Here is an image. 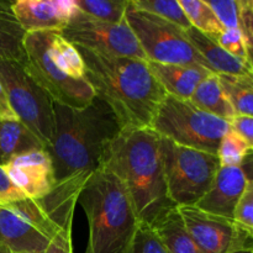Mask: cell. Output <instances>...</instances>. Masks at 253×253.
I'll list each match as a JSON object with an SVG mask.
<instances>
[{"label": "cell", "mask_w": 253, "mask_h": 253, "mask_svg": "<svg viewBox=\"0 0 253 253\" xmlns=\"http://www.w3.org/2000/svg\"><path fill=\"white\" fill-rule=\"evenodd\" d=\"M54 131L46 151L51 156L56 184L85 183L101 166L109 143L121 132L118 118L98 96L83 109L53 103Z\"/></svg>", "instance_id": "obj_1"}, {"label": "cell", "mask_w": 253, "mask_h": 253, "mask_svg": "<svg viewBox=\"0 0 253 253\" xmlns=\"http://www.w3.org/2000/svg\"><path fill=\"white\" fill-rule=\"evenodd\" d=\"M77 49L84 62L86 82L95 96L110 106L121 131L151 127L167 93L152 76L147 61Z\"/></svg>", "instance_id": "obj_2"}, {"label": "cell", "mask_w": 253, "mask_h": 253, "mask_svg": "<svg viewBox=\"0 0 253 253\" xmlns=\"http://www.w3.org/2000/svg\"><path fill=\"white\" fill-rule=\"evenodd\" d=\"M101 166L123 183L138 222L151 225L174 208L163 177L160 136L151 127L121 131L106 147Z\"/></svg>", "instance_id": "obj_3"}, {"label": "cell", "mask_w": 253, "mask_h": 253, "mask_svg": "<svg viewBox=\"0 0 253 253\" xmlns=\"http://www.w3.org/2000/svg\"><path fill=\"white\" fill-rule=\"evenodd\" d=\"M77 203L88 220L85 253H125L140 222L119 178L100 166L88 178Z\"/></svg>", "instance_id": "obj_4"}, {"label": "cell", "mask_w": 253, "mask_h": 253, "mask_svg": "<svg viewBox=\"0 0 253 253\" xmlns=\"http://www.w3.org/2000/svg\"><path fill=\"white\" fill-rule=\"evenodd\" d=\"M151 128L160 137L179 146L216 155L229 121L202 110L190 100L166 95L158 106Z\"/></svg>", "instance_id": "obj_5"}, {"label": "cell", "mask_w": 253, "mask_h": 253, "mask_svg": "<svg viewBox=\"0 0 253 253\" xmlns=\"http://www.w3.org/2000/svg\"><path fill=\"white\" fill-rule=\"evenodd\" d=\"M167 194L173 205L193 207L208 192L220 168L216 155L179 146L160 137Z\"/></svg>", "instance_id": "obj_6"}, {"label": "cell", "mask_w": 253, "mask_h": 253, "mask_svg": "<svg viewBox=\"0 0 253 253\" xmlns=\"http://www.w3.org/2000/svg\"><path fill=\"white\" fill-rule=\"evenodd\" d=\"M125 21L137 39L147 62L203 67L211 71L189 42L185 30L177 25L137 9L130 0Z\"/></svg>", "instance_id": "obj_7"}, {"label": "cell", "mask_w": 253, "mask_h": 253, "mask_svg": "<svg viewBox=\"0 0 253 253\" xmlns=\"http://www.w3.org/2000/svg\"><path fill=\"white\" fill-rule=\"evenodd\" d=\"M48 32L25 34V59L21 63L27 76L46 91L53 103L83 109L93 101L95 93L86 79L76 81L56 66L47 49Z\"/></svg>", "instance_id": "obj_8"}, {"label": "cell", "mask_w": 253, "mask_h": 253, "mask_svg": "<svg viewBox=\"0 0 253 253\" xmlns=\"http://www.w3.org/2000/svg\"><path fill=\"white\" fill-rule=\"evenodd\" d=\"M0 83L16 118L46 150L53 138V101L27 76L19 62H0Z\"/></svg>", "instance_id": "obj_9"}, {"label": "cell", "mask_w": 253, "mask_h": 253, "mask_svg": "<svg viewBox=\"0 0 253 253\" xmlns=\"http://www.w3.org/2000/svg\"><path fill=\"white\" fill-rule=\"evenodd\" d=\"M37 200L22 199L0 205V246L14 253H43L61 231Z\"/></svg>", "instance_id": "obj_10"}, {"label": "cell", "mask_w": 253, "mask_h": 253, "mask_svg": "<svg viewBox=\"0 0 253 253\" xmlns=\"http://www.w3.org/2000/svg\"><path fill=\"white\" fill-rule=\"evenodd\" d=\"M59 34L74 46L99 54L146 61L145 53L126 21L121 24L101 21L78 9Z\"/></svg>", "instance_id": "obj_11"}, {"label": "cell", "mask_w": 253, "mask_h": 253, "mask_svg": "<svg viewBox=\"0 0 253 253\" xmlns=\"http://www.w3.org/2000/svg\"><path fill=\"white\" fill-rule=\"evenodd\" d=\"M184 224L202 253L253 251V231L235 220L193 207L178 208Z\"/></svg>", "instance_id": "obj_12"}, {"label": "cell", "mask_w": 253, "mask_h": 253, "mask_svg": "<svg viewBox=\"0 0 253 253\" xmlns=\"http://www.w3.org/2000/svg\"><path fill=\"white\" fill-rule=\"evenodd\" d=\"M250 180H252V156L241 166L220 167L208 192L194 207L234 220L235 207Z\"/></svg>", "instance_id": "obj_13"}, {"label": "cell", "mask_w": 253, "mask_h": 253, "mask_svg": "<svg viewBox=\"0 0 253 253\" xmlns=\"http://www.w3.org/2000/svg\"><path fill=\"white\" fill-rule=\"evenodd\" d=\"M4 169L11 182L27 199L47 197L56 185L51 156L46 150H37L11 158Z\"/></svg>", "instance_id": "obj_14"}, {"label": "cell", "mask_w": 253, "mask_h": 253, "mask_svg": "<svg viewBox=\"0 0 253 253\" xmlns=\"http://www.w3.org/2000/svg\"><path fill=\"white\" fill-rule=\"evenodd\" d=\"M11 7L25 34L59 32L78 10L74 0H15Z\"/></svg>", "instance_id": "obj_15"}, {"label": "cell", "mask_w": 253, "mask_h": 253, "mask_svg": "<svg viewBox=\"0 0 253 253\" xmlns=\"http://www.w3.org/2000/svg\"><path fill=\"white\" fill-rule=\"evenodd\" d=\"M151 73L167 95L189 100L195 88L204 81L211 71L203 67L182 66V64H165L147 62Z\"/></svg>", "instance_id": "obj_16"}, {"label": "cell", "mask_w": 253, "mask_h": 253, "mask_svg": "<svg viewBox=\"0 0 253 253\" xmlns=\"http://www.w3.org/2000/svg\"><path fill=\"white\" fill-rule=\"evenodd\" d=\"M188 40L198 53L205 59L209 68L215 74H235V76H252V63L245 62L227 53L212 39L202 34L194 27L185 30Z\"/></svg>", "instance_id": "obj_17"}, {"label": "cell", "mask_w": 253, "mask_h": 253, "mask_svg": "<svg viewBox=\"0 0 253 253\" xmlns=\"http://www.w3.org/2000/svg\"><path fill=\"white\" fill-rule=\"evenodd\" d=\"M151 226L167 253H202L190 236L177 207L162 212Z\"/></svg>", "instance_id": "obj_18"}, {"label": "cell", "mask_w": 253, "mask_h": 253, "mask_svg": "<svg viewBox=\"0 0 253 253\" xmlns=\"http://www.w3.org/2000/svg\"><path fill=\"white\" fill-rule=\"evenodd\" d=\"M37 150H44V147L21 121L0 119V156L2 166L16 156Z\"/></svg>", "instance_id": "obj_19"}, {"label": "cell", "mask_w": 253, "mask_h": 253, "mask_svg": "<svg viewBox=\"0 0 253 253\" xmlns=\"http://www.w3.org/2000/svg\"><path fill=\"white\" fill-rule=\"evenodd\" d=\"M25 31L12 12L11 1L0 0V62L25 59Z\"/></svg>", "instance_id": "obj_20"}, {"label": "cell", "mask_w": 253, "mask_h": 253, "mask_svg": "<svg viewBox=\"0 0 253 253\" xmlns=\"http://www.w3.org/2000/svg\"><path fill=\"white\" fill-rule=\"evenodd\" d=\"M189 100L202 110L222 120L230 121L236 115L225 98L215 73H211L204 81L200 82Z\"/></svg>", "instance_id": "obj_21"}, {"label": "cell", "mask_w": 253, "mask_h": 253, "mask_svg": "<svg viewBox=\"0 0 253 253\" xmlns=\"http://www.w3.org/2000/svg\"><path fill=\"white\" fill-rule=\"evenodd\" d=\"M220 88L236 115H253V77L216 74Z\"/></svg>", "instance_id": "obj_22"}, {"label": "cell", "mask_w": 253, "mask_h": 253, "mask_svg": "<svg viewBox=\"0 0 253 253\" xmlns=\"http://www.w3.org/2000/svg\"><path fill=\"white\" fill-rule=\"evenodd\" d=\"M192 27L212 39L224 30L205 0H178Z\"/></svg>", "instance_id": "obj_23"}, {"label": "cell", "mask_w": 253, "mask_h": 253, "mask_svg": "<svg viewBox=\"0 0 253 253\" xmlns=\"http://www.w3.org/2000/svg\"><path fill=\"white\" fill-rule=\"evenodd\" d=\"M79 11L111 24L125 21L128 0H74Z\"/></svg>", "instance_id": "obj_24"}, {"label": "cell", "mask_w": 253, "mask_h": 253, "mask_svg": "<svg viewBox=\"0 0 253 253\" xmlns=\"http://www.w3.org/2000/svg\"><path fill=\"white\" fill-rule=\"evenodd\" d=\"M130 1L137 9L167 20L179 26L180 29L187 30L192 27L178 0H130Z\"/></svg>", "instance_id": "obj_25"}, {"label": "cell", "mask_w": 253, "mask_h": 253, "mask_svg": "<svg viewBox=\"0 0 253 253\" xmlns=\"http://www.w3.org/2000/svg\"><path fill=\"white\" fill-rule=\"evenodd\" d=\"M252 150L253 146L249 145L234 131L229 130L221 138L217 147L216 156L219 158L220 167L241 166L247 158L251 157Z\"/></svg>", "instance_id": "obj_26"}, {"label": "cell", "mask_w": 253, "mask_h": 253, "mask_svg": "<svg viewBox=\"0 0 253 253\" xmlns=\"http://www.w3.org/2000/svg\"><path fill=\"white\" fill-rule=\"evenodd\" d=\"M125 253H167L152 226L140 222Z\"/></svg>", "instance_id": "obj_27"}, {"label": "cell", "mask_w": 253, "mask_h": 253, "mask_svg": "<svg viewBox=\"0 0 253 253\" xmlns=\"http://www.w3.org/2000/svg\"><path fill=\"white\" fill-rule=\"evenodd\" d=\"M215 42L227 53L237 57L245 62L252 63V47L246 42L239 29L222 30L219 35L212 37Z\"/></svg>", "instance_id": "obj_28"}, {"label": "cell", "mask_w": 253, "mask_h": 253, "mask_svg": "<svg viewBox=\"0 0 253 253\" xmlns=\"http://www.w3.org/2000/svg\"><path fill=\"white\" fill-rule=\"evenodd\" d=\"M225 30L239 29V0H205Z\"/></svg>", "instance_id": "obj_29"}, {"label": "cell", "mask_w": 253, "mask_h": 253, "mask_svg": "<svg viewBox=\"0 0 253 253\" xmlns=\"http://www.w3.org/2000/svg\"><path fill=\"white\" fill-rule=\"evenodd\" d=\"M237 224L253 231V180H250L234 210Z\"/></svg>", "instance_id": "obj_30"}, {"label": "cell", "mask_w": 253, "mask_h": 253, "mask_svg": "<svg viewBox=\"0 0 253 253\" xmlns=\"http://www.w3.org/2000/svg\"><path fill=\"white\" fill-rule=\"evenodd\" d=\"M239 30L247 43L252 47L253 40V1L239 0Z\"/></svg>", "instance_id": "obj_31"}, {"label": "cell", "mask_w": 253, "mask_h": 253, "mask_svg": "<svg viewBox=\"0 0 253 253\" xmlns=\"http://www.w3.org/2000/svg\"><path fill=\"white\" fill-rule=\"evenodd\" d=\"M22 199H26V197L11 182L9 175L5 172L4 167L0 166V205L10 204V203L19 202Z\"/></svg>", "instance_id": "obj_32"}, {"label": "cell", "mask_w": 253, "mask_h": 253, "mask_svg": "<svg viewBox=\"0 0 253 253\" xmlns=\"http://www.w3.org/2000/svg\"><path fill=\"white\" fill-rule=\"evenodd\" d=\"M230 130L244 138L249 145L253 146V116L235 115L229 121Z\"/></svg>", "instance_id": "obj_33"}, {"label": "cell", "mask_w": 253, "mask_h": 253, "mask_svg": "<svg viewBox=\"0 0 253 253\" xmlns=\"http://www.w3.org/2000/svg\"><path fill=\"white\" fill-rule=\"evenodd\" d=\"M43 253H73L72 242V229L63 230L59 232L47 246Z\"/></svg>", "instance_id": "obj_34"}, {"label": "cell", "mask_w": 253, "mask_h": 253, "mask_svg": "<svg viewBox=\"0 0 253 253\" xmlns=\"http://www.w3.org/2000/svg\"><path fill=\"white\" fill-rule=\"evenodd\" d=\"M0 119H2V120H19L12 111L11 106H10L6 93H5L1 83H0Z\"/></svg>", "instance_id": "obj_35"}, {"label": "cell", "mask_w": 253, "mask_h": 253, "mask_svg": "<svg viewBox=\"0 0 253 253\" xmlns=\"http://www.w3.org/2000/svg\"><path fill=\"white\" fill-rule=\"evenodd\" d=\"M0 253H14V252H10V251H7V250H5L4 247H1V246H0Z\"/></svg>", "instance_id": "obj_36"}, {"label": "cell", "mask_w": 253, "mask_h": 253, "mask_svg": "<svg viewBox=\"0 0 253 253\" xmlns=\"http://www.w3.org/2000/svg\"><path fill=\"white\" fill-rule=\"evenodd\" d=\"M253 251H236V252H232V253H252Z\"/></svg>", "instance_id": "obj_37"}, {"label": "cell", "mask_w": 253, "mask_h": 253, "mask_svg": "<svg viewBox=\"0 0 253 253\" xmlns=\"http://www.w3.org/2000/svg\"><path fill=\"white\" fill-rule=\"evenodd\" d=\"M0 166H2V161H1V156H0Z\"/></svg>", "instance_id": "obj_38"}]
</instances>
